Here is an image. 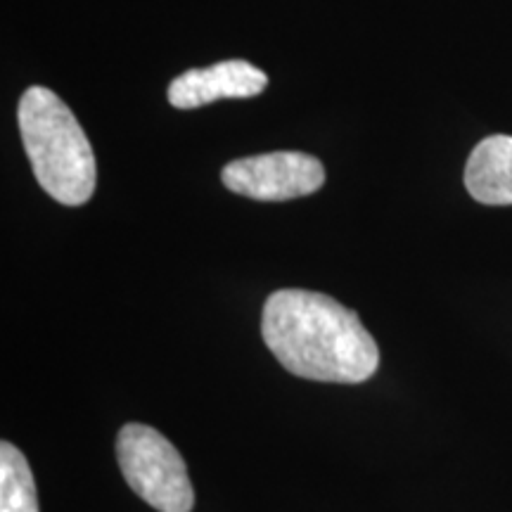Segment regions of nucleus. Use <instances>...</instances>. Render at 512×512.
<instances>
[{
	"mask_svg": "<svg viewBox=\"0 0 512 512\" xmlns=\"http://www.w3.org/2000/svg\"><path fill=\"white\" fill-rule=\"evenodd\" d=\"M17 124L38 185L64 207L91 200L98 166L74 112L53 91L31 86L19 100Z\"/></svg>",
	"mask_w": 512,
	"mask_h": 512,
	"instance_id": "obj_2",
	"label": "nucleus"
},
{
	"mask_svg": "<svg viewBox=\"0 0 512 512\" xmlns=\"http://www.w3.org/2000/svg\"><path fill=\"white\" fill-rule=\"evenodd\" d=\"M221 181L235 195L259 202H285L323 188L325 166L306 152H266L230 162Z\"/></svg>",
	"mask_w": 512,
	"mask_h": 512,
	"instance_id": "obj_4",
	"label": "nucleus"
},
{
	"mask_svg": "<svg viewBox=\"0 0 512 512\" xmlns=\"http://www.w3.org/2000/svg\"><path fill=\"white\" fill-rule=\"evenodd\" d=\"M261 337L280 366L304 380L361 384L380 366V349L358 313L320 292H273Z\"/></svg>",
	"mask_w": 512,
	"mask_h": 512,
	"instance_id": "obj_1",
	"label": "nucleus"
},
{
	"mask_svg": "<svg viewBox=\"0 0 512 512\" xmlns=\"http://www.w3.org/2000/svg\"><path fill=\"white\" fill-rule=\"evenodd\" d=\"M268 86V76L245 60H226L207 69H190L169 86L176 110H195L216 100L254 98Z\"/></svg>",
	"mask_w": 512,
	"mask_h": 512,
	"instance_id": "obj_5",
	"label": "nucleus"
},
{
	"mask_svg": "<svg viewBox=\"0 0 512 512\" xmlns=\"http://www.w3.org/2000/svg\"><path fill=\"white\" fill-rule=\"evenodd\" d=\"M117 460L126 484L159 512H190L195 505L188 467L176 446L155 427L128 422L117 437Z\"/></svg>",
	"mask_w": 512,
	"mask_h": 512,
	"instance_id": "obj_3",
	"label": "nucleus"
},
{
	"mask_svg": "<svg viewBox=\"0 0 512 512\" xmlns=\"http://www.w3.org/2000/svg\"><path fill=\"white\" fill-rule=\"evenodd\" d=\"M465 188L489 207L512 204V136H489L465 164Z\"/></svg>",
	"mask_w": 512,
	"mask_h": 512,
	"instance_id": "obj_6",
	"label": "nucleus"
},
{
	"mask_svg": "<svg viewBox=\"0 0 512 512\" xmlns=\"http://www.w3.org/2000/svg\"><path fill=\"white\" fill-rule=\"evenodd\" d=\"M0 512H41L31 467L15 444H0Z\"/></svg>",
	"mask_w": 512,
	"mask_h": 512,
	"instance_id": "obj_7",
	"label": "nucleus"
}]
</instances>
